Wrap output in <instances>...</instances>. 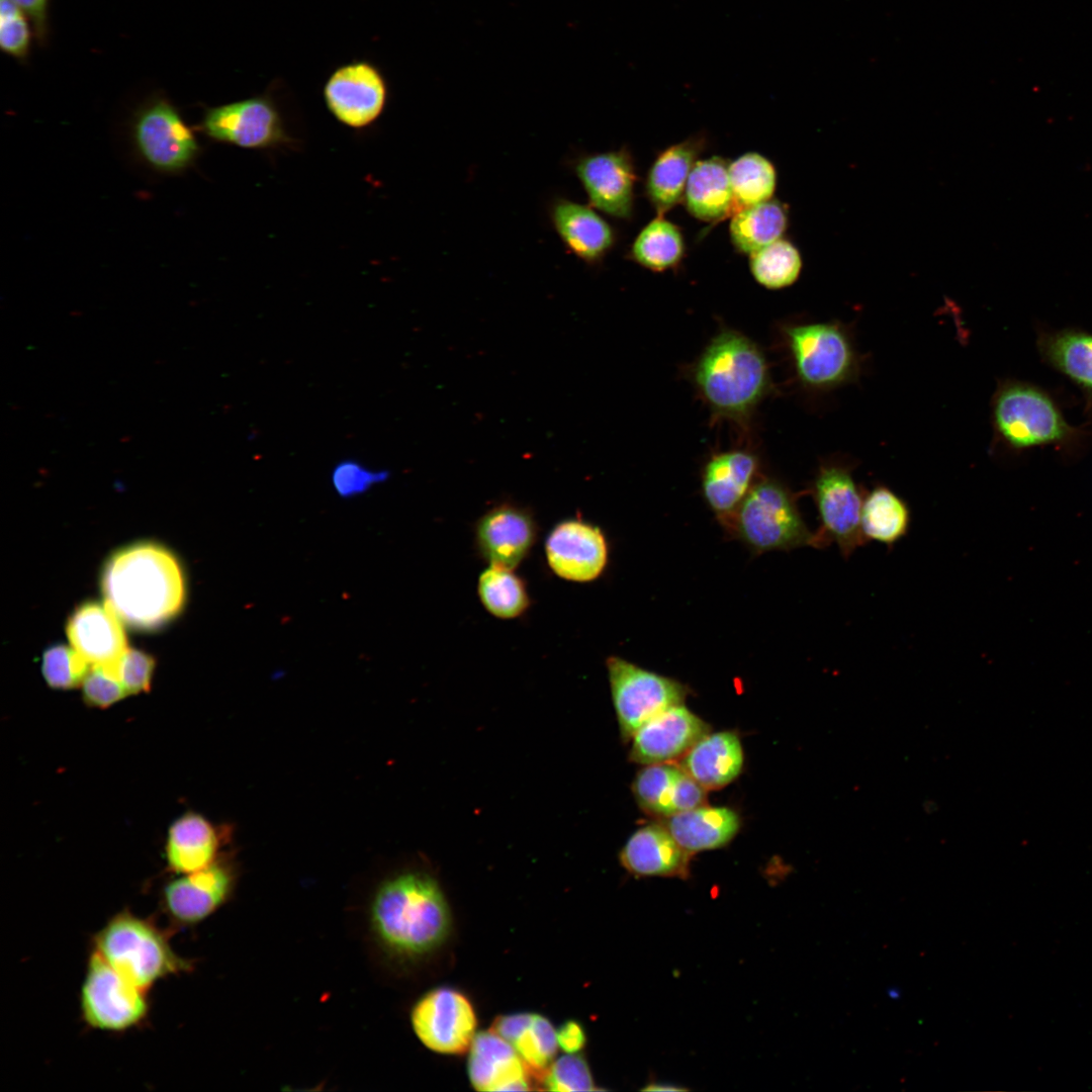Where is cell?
<instances>
[{
  "instance_id": "46",
  "label": "cell",
  "mask_w": 1092,
  "mask_h": 1092,
  "mask_svg": "<svg viewBox=\"0 0 1092 1092\" xmlns=\"http://www.w3.org/2000/svg\"><path fill=\"white\" fill-rule=\"evenodd\" d=\"M558 1045L567 1054H576L585 1044V1033L582 1026L574 1021L564 1022L556 1031Z\"/></svg>"
},
{
  "instance_id": "37",
  "label": "cell",
  "mask_w": 1092,
  "mask_h": 1092,
  "mask_svg": "<svg viewBox=\"0 0 1092 1092\" xmlns=\"http://www.w3.org/2000/svg\"><path fill=\"white\" fill-rule=\"evenodd\" d=\"M749 266L753 278L760 285L781 289L797 280L802 260L793 244L780 239L750 255Z\"/></svg>"
},
{
  "instance_id": "32",
  "label": "cell",
  "mask_w": 1092,
  "mask_h": 1092,
  "mask_svg": "<svg viewBox=\"0 0 1092 1092\" xmlns=\"http://www.w3.org/2000/svg\"><path fill=\"white\" fill-rule=\"evenodd\" d=\"M910 525L908 504L891 488L877 485L863 496L860 526L867 542L892 548L908 534Z\"/></svg>"
},
{
  "instance_id": "47",
  "label": "cell",
  "mask_w": 1092,
  "mask_h": 1092,
  "mask_svg": "<svg viewBox=\"0 0 1092 1092\" xmlns=\"http://www.w3.org/2000/svg\"><path fill=\"white\" fill-rule=\"evenodd\" d=\"M642 1090H646V1091H684V1090H686V1088L679 1087L677 1085L670 1084V1083L654 1082V1083H649Z\"/></svg>"
},
{
  "instance_id": "23",
  "label": "cell",
  "mask_w": 1092,
  "mask_h": 1092,
  "mask_svg": "<svg viewBox=\"0 0 1092 1092\" xmlns=\"http://www.w3.org/2000/svg\"><path fill=\"white\" fill-rule=\"evenodd\" d=\"M549 217L565 249L587 264L601 262L616 243L614 229L592 205L556 197Z\"/></svg>"
},
{
  "instance_id": "10",
  "label": "cell",
  "mask_w": 1092,
  "mask_h": 1092,
  "mask_svg": "<svg viewBox=\"0 0 1092 1092\" xmlns=\"http://www.w3.org/2000/svg\"><path fill=\"white\" fill-rule=\"evenodd\" d=\"M80 1003L87 1025L107 1032L135 1027L149 1012L147 991L126 980L94 950L87 964Z\"/></svg>"
},
{
  "instance_id": "8",
  "label": "cell",
  "mask_w": 1092,
  "mask_h": 1092,
  "mask_svg": "<svg viewBox=\"0 0 1092 1092\" xmlns=\"http://www.w3.org/2000/svg\"><path fill=\"white\" fill-rule=\"evenodd\" d=\"M819 528L815 532L818 549L834 543L844 559L866 544L861 532V492L849 466L836 461L822 464L811 484Z\"/></svg>"
},
{
  "instance_id": "9",
  "label": "cell",
  "mask_w": 1092,
  "mask_h": 1092,
  "mask_svg": "<svg viewBox=\"0 0 1092 1092\" xmlns=\"http://www.w3.org/2000/svg\"><path fill=\"white\" fill-rule=\"evenodd\" d=\"M606 665L624 738H632L646 722L666 709L684 704L688 695V689L681 682L620 656H609Z\"/></svg>"
},
{
  "instance_id": "16",
  "label": "cell",
  "mask_w": 1092,
  "mask_h": 1092,
  "mask_svg": "<svg viewBox=\"0 0 1092 1092\" xmlns=\"http://www.w3.org/2000/svg\"><path fill=\"white\" fill-rule=\"evenodd\" d=\"M474 545L489 566L516 569L528 557L538 538L533 513L514 503H499L475 522Z\"/></svg>"
},
{
  "instance_id": "34",
  "label": "cell",
  "mask_w": 1092,
  "mask_h": 1092,
  "mask_svg": "<svg viewBox=\"0 0 1092 1092\" xmlns=\"http://www.w3.org/2000/svg\"><path fill=\"white\" fill-rule=\"evenodd\" d=\"M477 595L484 609L503 620L519 618L531 604L523 578L512 569L497 566H488L480 573Z\"/></svg>"
},
{
  "instance_id": "45",
  "label": "cell",
  "mask_w": 1092,
  "mask_h": 1092,
  "mask_svg": "<svg viewBox=\"0 0 1092 1092\" xmlns=\"http://www.w3.org/2000/svg\"><path fill=\"white\" fill-rule=\"evenodd\" d=\"M28 16L37 41L43 43L49 32L50 0H11Z\"/></svg>"
},
{
  "instance_id": "20",
  "label": "cell",
  "mask_w": 1092,
  "mask_h": 1092,
  "mask_svg": "<svg viewBox=\"0 0 1092 1092\" xmlns=\"http://www.w3.org/2000/svg\"><path fill=\"white\" fill-rule=\"evenodd\" d=\"M757 456L744 449L714 454L704 465L701 488L704 499L720 524L739 508L759 478Z\"/></svg>"
},
{
  "instance_id": "1",
  "label": "cell",
  "mask_w": 1092,
  "mask_h": 1092,
  "mask_svg": "<svg viewBox=\"0 0 1092 1092\" xmlns=\"http://www.w3.org/2000/svg\"><path fill=\"white\" fill-rule=\"evenodd\" d=\"M105 603L126 625L154 630L174 618L185 600L182 569L163 546L142 542L115 552L102 573Z\"/></svg>"
},
{
  "instance_id": "40",
  "label": "cell",
  "mask_w": 1092,
  "mask_h": 1092,
  "mask_svg": "<svg viewBox=\"0 0 1092 1092\" xmlns=\"http://www.w3.org/2000/svg\"><path fill=\"white\" fill-rule=\"evenodd\" d=\"M388 477L387 470L373 469L356 459L347 458L333 467L331 483L337 495L349 499L365 494Z\"/></svg>"
},
{
  "instance_id": "35",
  "label": "cell",
  "mask_w": 1092,
  "mask_h": 1092,
  "mask_svg": "<svg viewBox=\"0 0 1092 1092\" xmlns=\"http://www.w3.org/2000/svg\"><path fill=\"white\" fill-rule=\"evenodd\" d=\"M684 252V238L679 229L661 215L642 229L631 248L632 258L653 271L674 267Z\"/></svg>"
},
{
  "instance_id": "30",
  "label": "cell",
  "mask_w": 1092,
  "mask_h": 1092,
  "mask_svg": "<svg viewBox=\"0 0 1092 1092\" xmlns=\"http://www.w3.org/2000/svg\"><path fill=\"white\" fill-rule=\"evenodd\" d=\"M702 142L689 139L662 151L646 178V194L659 215L673 208L685 196L690 174L701 152Z\"/></svg>"
},
{
  "instance_id": "25",
  "label": "cell",
  "mask_w": 1092,
  "mask_h": 1092,
  "mask_svg": "<svg viewBox=\"0 0 1092 1092\" xmlns=\"http://www.w3.org/2000/svg\"><path fill=\"white\" fill-rule=\"evenodd\" d=\"M691 855L664 825L651 824L631 835L619 858L622 866L636 876L687 879Z\"/></svg>"
},
{
  "instance_id": "43",
  "label": "cell",
  "mask_w": 1092,
  "mask_h": 1092,
  "mask_svg": "<svg viewBox=\"0 0 1092 1092\" xmlns=\"http://www.w3.org/2000/svg\"><path fill=\"white\" fill-rule=\"evenodd\" d=\"M81 686L83 700L91 707L107 708L128 696L118 677L101 665H92Z\"/></svg>"
},
{
  "instance_id": "5",
  "label": "cell",
  "mask_w": 1092,
  "mask_h": 1092,
  "mask_svg": "<svg viewBox=\"0 0 1092 1092\" xmlns=\"http://www.w3.org/2000/svg\"><path fill=\"white\" fill-rule=\"evenodd\" d=\"M992 422L996 435L1012 450L1077 445L1085 433L1071 426L1054 398L1025 381L1006 380L995 391Z\"/></svg>"
},
{
  "instance_id": "2",
  "label": "cell",
  "mask_w": 1092,
  "mask_h": 1092,
  "mask_svg": "<svg viewBox=\"0 0 1092 1092\" xmlns=\"http://www.w3.org/2000/svg\"><path fill=\"white\" fill-rule=\"evenodd\" d=\"M699 395L719 419L745 423L771 389L765 355L748 337L720 331L692 371Z\"/></svg>"
},
{
  "instance_id": "31",
  "label": "cell",
  "mask_w": 1092,
  "mask_h": 1092,
  "mask_svg": "<svg viewBox=\"0 0 1092 1092\" xmlns=\"http://www.w3.org/2000/svg\"><path fill=\"white\" fill-rule=\"evenodd\" d=\"M217 847L218 836L210 822L197 813L184 814L169 828L168 867L180 875L197 872L213 863Z\"/></svg>"
},
{
  "instance_id": "33",
  "label": "cell",
  "mask_w": 1092,
  "mask_h": 1092,
  "mask_svg": "<svg viewBox=\"0 0 1092 1092\" xmlns=\"http://www.w3.org/2000/svg\"><path fill=\"white\" fill-rule=\"evenodd\" d=\"M788 224L785 205L767 200L738 209L730 222V238L735 248L748 255L780 240Z\"/></svg>"
},
{
  "instance_id": "27",
  "label": "cell",
  "mask_w": 1092,
  "mask_h": 1092,
  "mask_svg": "<svg viewBox=\"0 0 1092 1092\" xmlns=\"http://www.w3.org/2000/svg\"><path fill=\"white\" fill-rule=\"evenodd\" d=\"M1043 362L1077 385L1092 406V333L1080 329L1037 332Z\"/></svg>"
},
{
  "instance_id": "28",
  "label": "cell",
  "mask_w": 1092,
  "mask_h": 1092,
  "mask_svg": "<svg viewBox=\"0 0 1092 1092\" xmlns=\"http://www.w3.org/2000/svg\"><path fill=\"white\" fill-rule=\"evenodd\" d=\"M688 211L696 218L712 222L736 212L728 164L719 157L697 161L685 191Z\"/></svg>"
},
{
  "instance_id": "29",
  "label": "cell",
  "mask_w": 1092,
  "mask_h": 1092,
  "mask_svg": "<svg viewBox=\"0 0 1092 1092\" xmlns=\"http://www.w3.org/2000/svg\"><path fill=\"white\" fill-rule=\"evenodd\" d=\"M662 825L682 848L694 853L727 844L737 833L740 819L730 808L706 804L667 817Z\"/></svg>"
},
{
  "instance_id": "12",
  "label": "cell",
  "mask_w": 1092,
  "mask_h": 1092,
  "mask_svg": "<svg viewBox=\"0 0 1092 1092\" xmlns=\"http://www.w3.org/2000/svg\"><path fill=\"white\" fill-rule=\"evenodd\" d=\"M202 129L212 140L244 149H268L290 142L280 112L266 95L208 108Z\"/></svg>"
},
{
  "instance_id": "22",
  "label": "cell",
  "mask_w": 1092,
  "mask_h": 1092,
  "mask_svg": "<svg viewBox=\"0 0 1092 1092\" xmlns=\"http://www.w3.org/2000/svg\"><path fill=\"white\" fill-rule=\"evenodd\" d=\"M469 1052L468 1076L476 1090L535 1089V1080L518 1052L492 1030L476 1033Z\"/></svg>"
},
{
  "instance_id": "4",
  "label": "cell",
  "mask_w": 1092,
  "mask_h": 1092,
  "mask_svg": "<svg viewBox=\"0 0 1092 1092\" xmlns=\"http://www.w3.org/2000/svg\"><path fill=\"white\" fill-rule=\"evenodd\" d=\"M752 553L818 548L799 510L796 495L774 477H759L736 512L721 524Z\"/></svg>"
},
{
  "instance_id": "13",
  "label": "cell",
  "mask_w": 1092,
  "mask_h": 1092,
  "mask_svg": "<svg viewBox=\"0 0 1092 1092\" xmlns=\"http://www.w3.org/2000/svg\"><path fill=\"white\" fill-rule=\"evenodd\" d=\"M133 138L140 154L155 169L175 172L189 166L199 145L177 109L165 99H156L138 114Z\"/></svg>"
},
{
  "instance_id": "14",
  "label": "cell",
  "mask_w": 1092,
  "mask_h": 1092,
  "mask_svg": "<svg viewBox=\"0 0 1092 1092\" xmlns=\"http://www.w3.org/2000/svg\"><path fill=\"white\" fill-rule=\"evenodd\" d=\"M545 557L558 577L585 583L598 579L609 563V544L603 530L579 518L557 523L545 540Z\"/></svg>"
},
{
  "instance_id": "26",
  "label": "cell",
  "mask_w": 1092,
  "mask_h": 1092,
  "mask_svg": "<svg viewBox=\"0 0 1092 1092\" xmlns=\"http://www.w3.org/2000/svg\"><path fill=\"white\" fill-rule=\"evenodd\" d=\"M743 750L734 732L707 734L700 739L678 763L707 791L721 789L740 774Z\"/></svg>"
},
{
  "instance_id": "21",
  "label": "cell",
  "mask_w": 1092,
  "mask_h": 1092,
  "mask_svg": "<svg viewBox=\"0 0 1092 1092\" xmlns=\"http://www.w3.org/2000/svg\"><path fill=\"white\" fill-rule=\"evenodd\" d=\"M632 791L642 810L663 818L707 804V790L671 761L641 769Z\"/></svg>"
},
{
  "instance_id": "39",
  "label": "cell",
  "mask_w": 1092,
  "mask_h": 1092,
  "mask_svg": "<svg viewBox=\"0 0 1092 1092\" xmlns=\"http://www.w3.org/2000/svg\"><path fill=\"white\" fill-rule=\"evenodd\" d=\"M90 667L73 647L58 644L42 654L41 673L53 689L70 690L81 686Z\"/></svg>"
},
{
  "instance_id": "11",
  "label": "cell",
  "mask_w": 1092,
  "mask_h": 1092,
  "mask_svg": "<svg viewBox=\"0 0 1092 1092\" xmlns=\"http://www.w3.org/2000/svg\"><path fill=\"white\" fill-rule=\"evenodd\" d=\"M412 1024L424 1045L444 1055H461L475 1036L476 1015L461 992L441 987L429 991L414 1006Z\"/></svg>"
},
{
  "instance_id": "7",
  "label": "cell",
  "mask_w": 1092,
  "mask_h": 1092,
  "mask_svg": "<svg viewBox=\"0 0 1092 1092\" xmlns=\"http://www.w3.org/2000/svg\"><path fill=\"white\" fill-rule=\"evenodd\" d=\"M795 372L803 385L827 390L856 378L859 362L848 331L839 324L793 325L784 330Z\"/></svg>"
},
{
  "instance_id": "6",
  "label": "cell",
  "mask_w": 1092,
  "mask_h": 1092,
  "mask_svg": "<svg viewBox=\"0 0 1092 1092\" xmlns=\"http://www.w3.org/2000/svg\"><path fill=\"white\" fill-rule=\"evenodd\" d=\"M94 951L145 991L189 967L154 923L129 912L118 913L105 923L94 938Z\"/></svg>"
},
{
  "instance_id": "42",
  "label": "cell",
  "mask_w": 1092,
  "mask_h": 1092,
  "mask_svg": "<svg viewBox=\"0 0 1092 1092\" xmlns=\"http://www.w3.org/2000/svg\"><path fill=\"white\" fill-rule=\"evenodd\" d=\"M541 1084L551 1091L573 1092L598 1090L586 1061L580 1055L568 1054L553 1061Z\"/></svg>"
},
{
  "instance_id": "3",
  "label": "cell",
  "mask_w": 1092,
  "mask_h": 1092,
  "mask_svg": "<svg viewBox=\"0 0 1092 1092\" xmlns=\"http://www.w3.org/2000/svg\"><path fill=\"white\" fill-rule=\"evenodd\" d=\"M372 926L381 941L402 954H422L439 946L450 931L448 904L431 877L399 875L376 893Z\"/></svg>"
},
{
  "instance_id": "24",
  "label": "cell",
  "mask_w": 1092,
  "mask_h": 1092,
  "mask_svg": "<svg viewBox=\"0 0 1092 1092\" xmlns=\"http://www.w3.org/2000/svg\"><path fill=\"white\" fill-rule=\"evenodd\" d=\"M231 886V874L213 862L167 884L163 905L177 923L194 924L208 917L225 901Z\"/></svg>"
},
{
  "instance_id": "15",
  "label": "cell",
  "mask_w": 1092,
  "mask_h": 1092,
  "mask_svg": "<svg viewBox=\"0 0 1092 1092\" xmlns=\"http://www.w3.org/2000/svg\"><path fill=\"white\" fill-rule=\"evenodd\" d=\"M387 84L370 62L354 61L336 69L324 87L326 105L334 117L352 128L373 123L387 101Z\"/></svg>"
},
{
  "instance_id": "17",
  "label": "cell",
  "mask_w": 1092,
  "mask_h": 1092,
  "mask_svg": "<svg viewBox=\"0 0 1092 1092\" xmlns=\"http://www.w3.org/2000/svg\"><path fill=\"white\" fill-rule=\"evenodd\" d=\"M573 170L589 205L616 218L631 217L637 175L626 149L580 155Z\"/></svg>"
},
{
  "instance_id": "36",
  "label": "cell",
  "mask_w": 1092,
  "mask_h": 1092,
  "mask_svg": "<svg viewBox=\"0 0 1092 1092\" xmlns=\"http://www.w3.org/2000/svg\"><path fill=\"white\" fill-rule=\"evenodd\" d=\"M737 210L771 198L777 182L774 165L757 153H747L728 165ZM736 210V211H737Z\"/></svg>"
},
{
  "instance_id": "44",
  "label": "cell",
  "mask_w": 1092,
  "mask_h": 1092,
  "mask_svg": "<svg viewBox=\"0 0 1092 1092\" xmlns=\"http://www.w3.org/2000/svg\"><path fill=\"white\" fill-rule=\"evenodd\" d=\"M156 661L139 649L127 648L117 663V676L128 696L147 692L151 688Z\"/></svg>"
},
{
  "instance_id": "19",
  "label": "cell",
  "mask_w": 1092,
  "mask_h": 1092,
  "mask_svg": "<svg viewBox=\"0 0 1092 1092\" xmlns=\"http://www.w3.org/2000/svg\"><path fill=\"white\" fill-rule=\"evenodd\" d=\"M71 646L92 666L116 670L127 647L122 621L104 602L77 607L66 624Z\"/></svg>"
},
{
  "instance_id": "41",
  "label": "cell",
  "mask_w": 1092,
  "mask_h": 1092,
  "mask_svg": "<svg viewBox=\"0 0 1092 1092\" xmlns=\"http://www.w3.org/2000/svg\"><path fill=\"white\" fill-rule=\"evenodd\" d=\"M26 13L11 0H0V48L19 61L27 59L31 29Z\"/></svg>"
},
{
  "instance_id": "38",
  "label": "cell",
  "mask_w": 1092,
  "mask_h": 1092,
  "mask_svg": "<svg viewBox=\"0 0 1092 1092\" xmlns=\"http://www.w3.org/2000/svg\"><path fill=\"white\" fill-rule=\"evenodd\" d=\"M529 1068L536 1084L553 1062L557 1052V1036L551 1022L539 1014H531L530 1020L510 1042Z\"/></svg>"
},
{
  "instance_id": "18",
  "label": "cell",
  "mask_w": 1092,
  "mask_h": 1092,
  "mask_svg": "<svg viewBox=\"0 0 1092 1092\" xmlns=\"http://www.w3.org/2000/svg\"><path fill=\"white\" fill-rule=\"evenodd\" d=\"M710 726L684 704L672 706L646 722L632 737L630 759L641 764L681 758Z\"/></svg>"
}]
</instances>
